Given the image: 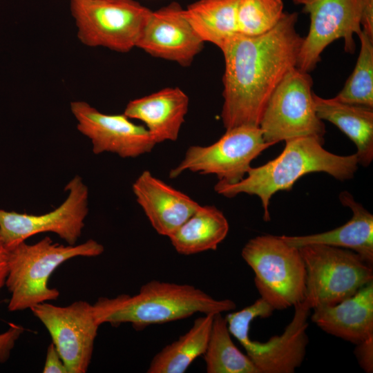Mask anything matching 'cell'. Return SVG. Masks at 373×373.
<instances>
[{
    "mask_svg": "<svg viewBox=\"0 0 373 373\" xmlns=\"http://www.w3.org/2000/svg\"><path fill=\"white\" fill-rule=\"evenodd\" d=\"M297 21L296 12H284L269 32L237 34L220 49L224 59L221 117L225 129L259 126L272 93L296 66L303 39L296 32Z\"/></svg>",
    "mask_w": 373,
    "mask_h": 373,
    "instance_id": "6da1fadb",
    "label": "cell"
},
{
    "mask_svg": "<svg viewBox=\"0 0 373 373\" xmlns=\"http://www.w3.org/2000/svg\"><path fill=\"white\" fill-rule=\"evenodd\" d=\"M323 143L309 136L288 139L277 157L262 166L251 167L247 176L235 184L218 181L214 190L229 198L240 193L257 195L264 210L263 219L269 221V205L273 195L279 191L291 190L294 183L305 175L323 172L340 181L354 177L358 164L356 154L336 155L323 149Z\"/></svg>",
    "mask_w": 373,
    "mask_h": 373,
    "instance_id": "7a4b0ae2",
    "label": "cell"
},
{
    "mask_svg": "<svg viewBox=\"0 0 373 373\" xmlns=\"http://www.w3.org/2000/svg\"><path fill=\"white\" fill-rule=\"evenodd\" d=\"M230 299L214 298L193 285L151 280L138 293L102 297L93 305L97 323H131L136 330L184 319L195 314H218L235 309Z\"/></svg>",
    "mask_w": 373,
    "mask_h": 373,
    "instance_id": "3957f363",
    "label": "cell"
},
{
    "mask_svg": "<svg viewBox=\"0 0 373 373\" xmlns=\"http://www.w3.org/2000/svg\"><path fill=\"white\" fill-rule=\"evenodd\" d=\"M104 251L95 240L74 245L54 243L45 237L37 243L22 242L8 250V272L5 285L11 296L10 312L30 309L35 305L57 300L59 291L48 283L54 271L64 262L75 257H95Z\"/></svg>",
    "mask_w": 373,
    "mask_h": 373,
    "instance_id": "277c9868",
    "label": "cell"
},
{
    "mask_svg": "<svg viewBox=\"0 0 373 373\" xmlns=\"http://www.w3.org/2000/svg\"><path fill=\"white\" fill-rule=\"evenodd\" d=\"M289 324L280 336L266 342L252 340L250 325L256 318L271 316L274 309L262 298L225 316L229 331L243 347L260 373H293L302 364L308 343L307 319L311 308L304 301L294 305Z\"/></svg>",
    "mask_w": 373,
    "mask_h": 373,
    "instance_id": "5b68a950",
    "label": "cell"
},
{
    "mask_svg": "<svg viewBox=\"0 0 373 373\" xmlns=\"http://www.w3.org/2000/svg\"><path fill=\"white\" fill-rule=\"evenodd\" d=\"M241 256L254 273L260 298L274 310L304 300L306 269L298 248L286 243L281 236L264 235L250 239Z\"/></svg>",
    "mask_w": 373,
    "mask_h": 373,
    "instance_id": "8992f818",
    "label": "cell"
},
{
    "mask_svg": "<svg viewBox=\"0 0 373 373\" xmlns=\"http://www.w3.org/2000/svg\"><path fill=\"white\" fill-rule=\"evenodd\" d=\"M298 249L306 269L303 301L311 309L338 303L373 281L372 265L352 250L320 244Z\"/></svg>",
    "mask_w": 373,
    "mask_h": 373,
    "instance_id": "52a82bcc",
    "label": "cell"
},
{
    "mask_svg": "<svg viewBox=\"0 0 373 373\" xmlns=\"http://www.w3.org/2000/svg\"><path fill=\"white\" fill-rule=\"evenodd\" d=\"M309 73L296 66L283 77L270 96L259 127L264 140L274 145L298 137H314L324 142L326 130L317 115Z\"/></svg>",
    "mask_w": 373,
    "mask_h": 373,
    "instance_id": "ba28073f",
    "label": "cell"
},
{
    "mask_svg": "<svg viewBox=\"0 0 373 373\" xmlns=\"http://www.w3.org/2000/svg\"><path fill=\"white\" fill-rule=\"evenodd\" d=\"M70 10L83 44L119 52L136 47L152 12L135 0H70Z\"/></svg>",
    "mask_w": 373,
    "mask_h": 373,
    "instance_id": "9c48e42d",
    "label": "cell"
},
{
    "mask_svg": "<svg viewBox=\"0 0 373 373\" xmlns=\"http://www.w3.org/2000/svg\"><path fill=\"white\" fill-rule=\"evenodd\" d=\"M271 146L264 140L259 126L242 125L226 129L209 146H190L181 162L170 171L169 178L190 171L214 174L219 182L235 184L245 177L251 162Z\"/></svg>",
    "mask_w": 373,
    "mask_h": 373,
    "instance_id": "30bf717a",
    "label": "cell"
},
{
    "mask_svg": "<svg viewBox=\"0 0 373 373\" xmlns=\"http://www.w3.org/2000/svg\"><path fill=\"white\" fill-rule=\"evenodd\" d=\"M66 199L55 209L41 215L21 213L0 209V238L10 250L28 238L55 233L74 245L82 235L88 214V187L79 175L66 185Z\"/></svg>",
    "mask_w": 373,
    "mask_h": 373,
    "instance_id": "8fae6325",
    "label": "cell"
},
{
    "mask_svg": "<svg viewBox=\"0 0 373 373\" xmlns=\"http://www.w3.org/2000/svg\"><path fill=\"white\" fill-rule=\"evenodd\" d=\"M310 18L308 34L303 37L296 67L309 73L321 61L323 51L333 41L343 39L348 53L355 52L354 35L362 31L361 0H293Z\"/></svg>",
    "mask_w": 373,
    "mask_h": 373,
    "instance_id": "7c38bea8",
    "label": "cell"
},
{
    "mask_svg": "<svg viewBox=\"0 0 373 373\" xmlns=\"http://www.w3.org/2000/svg\"><path fill=\"white\" fill-rule=\"evenodd\" d=\"M30 310L48 331L68 372H86L99 327L93 305L78 300L60 307L45 302Z\"/></svg>",
    "mask_w": 373,
    "mask_h": 373,
    "instance_id": "4fadbf2b",
    "label": "cell"
},
{
    "mask_svg": "<svg viewBox=\"0 0 373 373\" xmlns=\"http://www.w3.org/2000/svg\"><path fill=\"white\" fill-rule=\"evenodd\" d=\"M70 110L78 131L91 140L95 154L111 152L123 158L136 157L151 152L156 144L145 126L132 122L124 113L104 114L82 101L71 102Z\"/></svg>",
    "mask_w": 373,
    "mask_h": 373,
    "instance_id": "5bb4252c",
    "label": "cell"
},
{
    "mask_svg": "<svg viewBox=\"0 0 373 373\" xmlns=\"http://www.w3.org/2000/svg\"><path fill=\"white\" fill-rule=\"evenodd\" d=\"M184 11L175 1L152 11L136 47L153 57L184 67L190 66L204 42L193 29Z\"/></svg>",
    "mask_w": 373,
    "mask_h": 373,
    "instance_id": "9a60e30c",
    "label": "cell"
},
{
    "mask_svg": "<svg viewBox=\"0 0 373 373\" xmlns=\"http://www.w3.org/2000/svg\"><path fill=\"white\" fill-rule=\"evenodd\" d=\"M137 203L157 233L170 237L200 204L144 171L132 186Z\"/></svg>",
    "mask_w": 373,
    "mask_h": 373,
    "instance_id": "2e32d148",
    "label": "cell"
},
{
    "mask_svg": "<svg viewBox=\"0 0 373 373\" xmlns=\"http://www.w3.org/2000/svg\"><path fill=\"white\" fill-rule=\"evenodd\" d=\"M313 309L311 319L322 330L357 345L373 336V281L338 303Z\"/></svg>",
    "mask_w": 373,
    "mask_h": 373,
    "instance_id": "e0dca14e",
    "label": "cell"
},
{
    "mask_svg": "<svg viewBox=\"0 0 373 373\" xmlns=\"http://www.w3.org/2000/svg\"><path fill=\"white\" fill-rule=\"evenodd\" d=\"M189 99L179 87H167L130 101L124 114L143 122L156 144L175 141L187 113Z\"/></svg>",
    "mask_w": 373,
    "mask_h": 373,
    "instance_id": "ac0fdd59",
    "label": "cell"
},
{
    "mask_svg": "<svg viewBox=\"0 0 373 373\" xmlns=\"http://www.w3.org/2000/svg\"><path fill=\"white\" fill-rule=\"evenodd\" d=\"M339 200L343 205L350 208L352 218L334 229L307 236H281L288 245L300 248L320 244L352 250L366 262L373 265V215L357 202L352 195L342 191Z\"/></svg>",
    "mask_w": 373,
    "mask_h": 373,
    "instance_id": "d6986e66",
    "label": "cell"
},
{
    "mask_svg": "<svg viewBox=\"0 0 373 373\" xmlns=\"http://www.w3.org/2000/svg\"><path fill=\"white\" fill-rule=\"evenodd\" d=\"M318 117L343 132L356 144L358 164L368 166L373 160V108L323 98L314 93Z\"/></svg>",
    "mask_w": 373,
    "mask_h": 373,
    "instance_id": "ffe728a7",
    "label": "cell"
},
{
    "mask_svg": "<svg viewBox=\"0 0 373 373\" xmlns=\"http://www.w3.org/2000/svg\"><path fill=\"white\" fill-rule=\"evenodd\" d=\"M229 226L223 213L214 206H200L170 237L180 254L193 255L216 250L226 238Z\"/></svg>",
    "mask_w": 373,
    "mask_h": 373,
    "instance_id": "44dd1931",
    "label": "cell"
},
{
    "mask_svg": "<svg viewBox=\"0 0 373 373\" xmlns=\"http://www.w3.org/2000/svg\"><path fill=\"white\" fill-rule=\"evenodd\" d=\"M240 0H197L184 9L189 23L204 42L221 49L238 34L237 13Z\"/></svg>",
    "mask_w": 373,
    "mask_h": 373,
    "instance_id": "7402d4cb",
    "label": "cell"
},
{
    "mask_svg": "<svg viewBox=\"0 0 373 373\" xmlns=\"http://www.w3.org/2000/svg\"><path fill=\"white\" fill-rule=\"evenodd\" d=\"M213 314L196 318L189 330L156 354L148 373H183L204 354L212 326Z\"/></svg>",
    "mask_w": 373,
    "mask_h": 373,
    "instance_id": "603a6c76",
    "label": "cell"
},
{
    "mask_svg": "<svg viewBox=\"0 0 373 373\" xmlns=\"http://www.w3.org/2000/svg\"><path fill=\"white\" fill-rule=\"evenodd\" d=\"M214 314L203 354L207 373H260L246 354L233 343L225 317Z\"/></svg>",
    "mask_w": 373,
    "mask_h": 373,
    "instance_id": "cb8c5ba5",
    "label": "cell"
},
{
    "mask_svg": "<svg viewBox=\"0 0 373 373\" xmlns=\"http://www.w3.org/2000/svg\"><path fill=\"white\" fill-rule=\"evenodd\" d=\"M360 52L343 89L334 97L341 102L373 108V37L362 30Z\"/></svg>",
    "mask_w": 373,
    "mask_h": 373,
    "instance_id": "d4e9b609",
    "label": "cell"
},
{
    "mask_svg": "<svg viewBox=\"0 0 373 373\" xmlns=\"http://www.w3.org/2000/svg\"><path fill=\"white\" fill-rule=\"evenodd\" d=\"M283 0H240L237 25L238 34L257 36L274 28L283 16Z\"/></svg>",
    "mask_w": 373,
    "mask_h": 373,
    "instance_id": "484cf974",
    "label": "cell"
},
{
    "mask_svg": "<svg viewBox=\"0 0 373 373\" xmlns=\"http://www.w3.org/2000/svg\"><path fill=\"white\" fill-rule=\"evenodd\" d=\"M9 328L0 334V363L7 361L17 341L24 331V328L15 323H10Z\"/></svg>",
    "mask_w": 373,
    "mask_h": 373,
    "instance_id": "4316f807",
    "label": "cell"
},
{
    "mask_svg": "<svg viewBox=\"0 0 373 373\" xmlns=\"http://www.w3.org/2000/svg\"><path fill=\"white\" fill-rule=\"evenodd\" d=\"M354 354L359 365L367 373L373 372V336L356 345Z\"/></svg>",
    "mask_w": 373,
    "mask_h": 373,
    "instance_id": "83f0119b",
    "label": "cell"
},
{
    "mask_svg": "<svg viewBox=\"0 0 373 373\" xmlns=\"http://www.w3.org/2000/svg\"><path fill=\"white\" fill-rule=\"evenodd\" d=\"M43 372L68 373L65 364L52 343L47 348Z\"/></svg>",
    "mask_w": 373,
    "mask_h": 373,
    "instance_id": "f1b7e54d",
    "label": "cell"
},
{
    "mask_svg": "<svg viewBox=\"0 0 373 373\" xmlns=\"http://www.w3.org/2000/svg\"><path fill=\"white\" fill-rule=\"evenodd\" d=\"M362 1V30L370 36L373 37V0H361Z\"/></svg>",
    "mask_w": 373,
    "mask_h": 373,
    "instance_id": "f546056e",
    "label": "cell"
},
{
    "mask_svg": "<svg viewBox=\"0 0 373 373\" xmlns=\"http://www.w3.org/2000/svg\"><path fill=\"white\" fill-rule=\"evenodd\" d=\"M8 272V249L0 238V290L5 285Z\"/></svg>",
    "mask_w": 373,
    "mask_h": 373,
    "instance_id": "4dcf8cb0",
    "label": "cell"
}]
</instances>
